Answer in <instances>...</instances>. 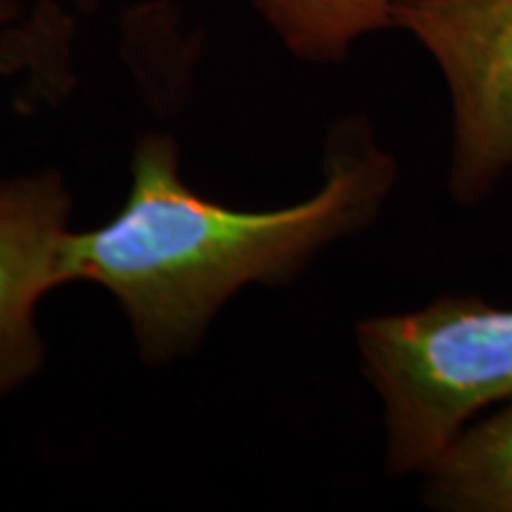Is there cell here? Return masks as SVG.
<instances>
[{
  "instance_id": "1",
  "label": "cell",
  "mask_w": 512,
  "mask_h": 512,
  "mask_svg": "<svg viewBox=\"0 0 512 512\" xmlns=\"http://www.w3.org/2000/svg\"><path fill=\"white\" fill-rule=\"evenodd\" d=\"M178 159L171 136L140 138L124 207L98 228L72 230L62 249V283L110 290L150 363L195 349L240 287L290 283L325 247L366 230L399 183V162L366 117L330 126L323 185L285 209L211 202L188 188Z\"/></svg>"
},
{
  "instance_id": "2",
  "label": "cell",
  "mask_w": 512,
  "mask_h": 512,
  "mask_svg": "<svg viewBox=\"0 0 512 512\" xmlns=\"http://www.w3.org/2000/svg\"><path fill=\"white\" fill-rule=\"evenodd\" d=\"M356 347L384 406L394 477L422 475L472 420L512 399V306L477 294L363 318Z\"/></svg>"
},
{
  "instance_id": "3",
  "label": "cell",
  "mask_w": 512,
  "mask_h": 512,
  "mask_svg": "<svg viewBox=\"0 0 512 512\" xmlns=\"http://www.w3.org/2000/svg\"><path fill=\"white\" fill-rule=\"evenodd\" d=\"M392 29L444 79L448 197L463 209L489 202L512 176V0H396Z\"/></svg>"
},
{
  "instance_id": "4",
  "label": "cell",
  "mask_w": 512,
  "mask_h": 512,
  "mask_svg": "<svg viewBox=\"0 0 512 512\" xmlns=\"http://www.w3.org/2000/svg\"><path fill=\"white\" fill-rule=\"evenodd\" d=\"M72 195L53 169L0 181V396L43 366L36 306L62 283Z\"/></svg>"
},
{
  "instance_id": "5",
  "label": "cell",
  "mask_w": 512,
  "mask_h": 512,
  "mask_svg": "<svg viewBox=\"0 0 512 512\" xmlns=\"http://www.w3.org/2000/svg\"><path fill=\"white\" fill-rule=\"evenodd\" d=\"M420 477L432 510L512 512V399L472 420Z\"/></svg>"
},
{
  "instance_id": "6",
  "label": "cell",
  "mask_w": 512,
  "mask_h": 512,
  "mask_svg": "<svg viewBox=\"0 0 512 512\" xmlns=\"http://www.w3.org/2000/svg\"><path fill=\"white\" fill-rule=\"evenodd\" d=\"M299 60L337 64L358 41L392 29L396 0H247Z\"/></svg>"
},
{
  "instance_id": "7",
  "label": "cell",
  "mask_w": 512,
  "mask_h": 512,
  "mask_svg": "<svg viewBox=\"0 0 512 512\" xmlns=\"http://www.w3.org/2000/svg\"><path fill=\"white\" fill-rule=\"evenodd\" d=\"M17 15H19V8L15 0H0V27L10 24Z\"/></svg>"
}]
</instances>
